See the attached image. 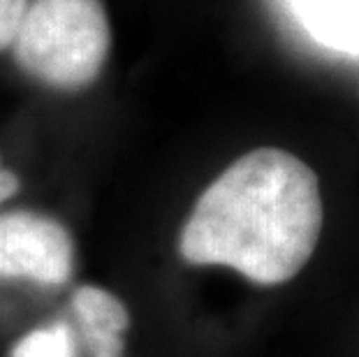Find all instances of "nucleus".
<instances>
[{
  "mask_svg": "<svg viewBox=\"0 0 359 357\" xmlns=\"http://www.w3.org/2000/svg\"><path fill=\"white\" fill-rule=\"evenodd\" d=\"M318 174L290 151L262 147L227 165L179 234L195 267H230L257 285H280L306 267L323 232Z\"/></svg>",
  "mask_w": 359,
  "mask_h": 357,
  "instance_id": "f257e3e1",
  "label": "nucleus"
},
{
  "mask_svg": "<svg viewBox=\"0 0 359 357\" xmlns=\"http://www.w3.org/2000/svg\"><path fill=\"white\" fill-rule=\"evenodd\" d=\"M12 58L42 86L77 93L100 79L111 54L102 0H30Z\"/></svg>",
  "mask_w": 359,
  "mask_h": 357,
  "instance_id": "f03ea898",
  "label": "nucleus"
},
{
  "mask_svg": "<svg viewBox=\"0 0 359 357\" xmlns=\"http://www.w3.org/2000/svg\"><path fill=\"white\" fill-rule=\"evenodd\" d=\"M72 267L74 241L63 223L28 209L0 214V278L60 285Z\"/></svg>",
  "mask_w": 359,
  "mask_h": 357,
  "instance_id": "7ed1b4c3",
  "label": "nucleus"
},
{
  "mask_svg": "<svg viewBox=\"0 0 359 357\" xmlns=\"http://www.w3.org/2000/svg\"><path fill=\"white\" fill-rule=\"evenodd\" d=\"M72 311L90 357H123L130 314L116 295L97 285H81L72 297Z\"/></svg>",
  "mask_w": 359,
  "mask_h": 357,
  "instance_id": "20e7f679",
  "label": "nucleus"
},
{
  "mask_svg": "<svg viewBox=\"0 0 359 357\" xmlns=\"http://www.w3.org/2000/svg\"><path fill=\"white\" fill-rule=\"evenodd\" d=\"M287 5L320 47L359 58V0H287Z\"/></svg>",
  "mask_w": 359,
  "mask_h": 357,
  "instance_id": "39448f33",
  "label": "nucleus"
},
{
  "mask_svg": "<svg viewBox=\"0 0 359 357\" xmlns=\"http://www.w3.org/2000/svg\"><path fill=\"white\" fill-rule=\"evenodd\" d=\"M10 357H77V344L70 325L53 323L21 337L12 346Z\"/></svg>",
  "mask_w": 359,
  "mask_h": 357,
  "instance_id": "423d86ee",
  "label": "nucleus"
},
{
  "mask_svg": "<svg viewBox=\"0 0 359 357\" xmlns=\"http://www.w3.org/2000/svg\"><path fill=\"white\" fill-rule=\"evenodd\" d=\"M28 5L30 0H0V54L12 49Z\"/></svg>",
  "mask_w": 359,
  "mask_h": 357,
  "instance_id": "0eeeda50",
  "label": "nucleus"
},
{
  "mask_svg": "<svg viewBox=\"0 0 359 357\" xmlns=\"http://www.w3.org/2000/svg\"><path fill=\"white\" fill-rule=\"evenodd\" d=\"M19 188H21L19 177L10 170V167H5L3 156H0V204L12 200V197L19 193Z\"/></svg>",
  "mask_w": 359,
  "mask_h": 357,
  "instance_id": "6e6552de",
  "label": "nucleus"
},
{
  "mask_svg": "<svg viewBox=\"0 0 359 357\" xmlns=\"http://www.w3.org/2000/svg\"><path fill=\"white\" fill-rule=\"evenodd\" d=\"M357 86H359V83H357Z\"/></svg>",
  "mask_w": 359,
  "mask_h": 357,
  "instance_id": "1a4fd4ad",
  "label": "nucleus"
}]
</instances>
